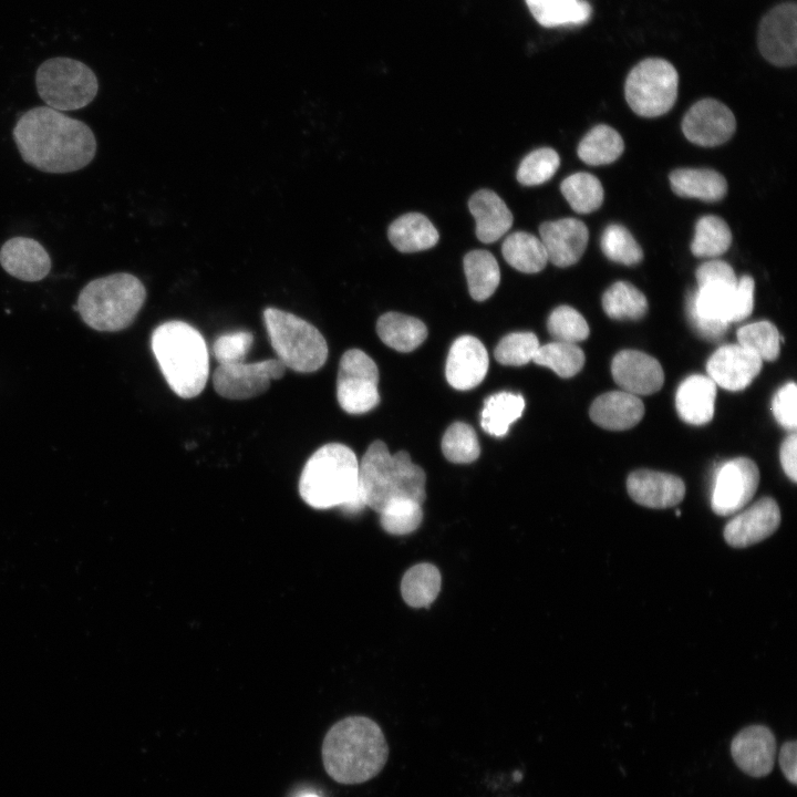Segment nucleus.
<instances>
[{
    "instance_id": "obj_9",
    "label": "nucleus",
    "mask_w": 797,
    "mask_h": 797,
    "mask_svg": "<svg viewBox=\"0 0 797 797\" xmlns=\"http://www.w3.org/2000/svg\"><path fill=\"white\" fill-rule=\"evenodd\" d=\"M679 74L666 60L650 58L629 73L624 95L631 110L643 117L667 113L677 97Z\"/></svg>"
},
{
    "instance_id": "obj_19",
    "label": "nucleus",
    "mask_w": 797,
    "mask_h": 797,
    "mask_svg": "<svg viewBox=\"0 0 797 797\" xmlns=\"http://www.w3.org/2000/svg\"><path fill=\"white\" fill-rule=\"evenodd\" d=\"M539 234L548 261L561 268L579 261L589 239L587 226L576 218L545 221Z\"/></svg>"
},
{
    "instance_id": "obj_52",
    "label": "nucleus",
    "mask_w": 797,
    "mask_h": 797,
    "mask_svg": "<svg viewBox=\"0 0 797 797\" xmlns=\"http://www.w3.org/2000/svg\"><path fill=\"white\" fill-rule=\"evenodd\" d=\"M301 797H319V796H317L314 794H306V795H302Z\"/></svg>"
},
{
    "instance_id": "obj_36",
    "label": "nucleus",
    "mask_w": 797,
    "mask_h": 797,
    "mask_svg": "<svg viewBox=\"0 0 797 797\" xmlns=\"http://www.w3.org/2000/svg\"><path fill=\"white\" fill-rule=\"evenodd\" d=\"M732 244L727 222L714 215L701 217L695 225L691 251L698 258H715L725 253Z\"/></svg>"
},
{
    "instance_id": "obj_17",
    "label": "nucleus",
    "mask_w": 797,
    "mask_h": 797,
    "mask_svg": "<svg viewBox=\"0 0 797 797\" xmlns=\"http://www.w3.org/2000/svg\"><path fill=\"white\" fill-rule=\"evenodd\" d=\"M762 368L763 361L739 344L720 346L706 363L708 377L728 391L747 387Z\"/></svg>"
},
{
    "instance_id": "obj_30",
    "label": "nucleus",
    "mask_w": 797,
    "mask_h": 797,
    "mask_svg": "<svg viewBox=\"0 0 797 797\" xmlns=\"http://www.w3.org/2000/svg\"><path fill=\"white\" fill-rule=\"evenodd\" d=\"M501 253L508 265L524 273L539 272L548 262L541 240L526 231H515L507 236Z\"/></svg>"
},
{
    "instance_id": "obj_39",
    "label": "nucleus",
    "mask_w": 797,
    "mask_h": 797,
    "mask_svg": "<svg viewBox=\"0 0 797 797\" xmlns=\"http://www.w3.org/2000/svg\"><path fill=\"white\" fill-rule=\"evenodd\" d=\"M382 529L393 536L415 531L423 521L422 505L414 499L397 498L385 505L379 513Z\"/></svg>"
},
{
    "instance_id": "obj_29",
    "label": "nucleus",
    "mask_w": 797,
    "mask_h": 797,
    "mask_svg": "<svg viewBox=\"0 0 797 797\" xmlns=\"http://www.w3.org/2000/svg\"><path fill=\"white\" fill-rule=\"evenodd\" d=\"M442 587V576L436 566L421 562L406 570L401 580V594L412 608H429Z\"/></svg>"
},
{
    "instance_id": "obj_46",
    "label": "nucleus",
    "mask_w": 797,
    "mask_h": 797,
    "mask_svg": "<svg viewBox=\"0 0 797 797\" xmlns=\"http://www.w3.org/2000/svg\"><path fill=\"white\" fill-rule=\"evenodd\" d=\"M253 335L249 331H234L219 335L213 344L218 363L245 359L252 346Z\"/></svg>"
},
{
    "instance_id": "obj_31",
    "label": "nucleus",
    "mask_w": 797,
    "mask_h": 797,
    "mask_svg": "<svg viewBox=\"0 0 797 797\" xmlns=\"http://www.w3.org/2000/svg\"><path fill=\"white\" fill-rule=\"evenodd\" d=\"M463 265L472 298L476 301L488 299L500 281L496 258L487 250H472L465 255Z\"/></svg>"
},
{
    "instance_id": "obj_38",
    "label": "nucleus",
    "mask_w": 797,
    "mask_h": 797,
    "mask_svg": "<svg viewBox=\"0 0 797 797\" xmlns=\"http://www.w3.org/2000/svg\"><path fill=\"white\" fill-rule=\"evenodd\" d=\"M584 353L575 343L555 341L539 345L532 361L551 369L560 377L576 375L584 364Z\"/></svg>"
},
{
    "instance_id": "obj_51",
    "label": "nucleus",
    "mask_w": 797,
    "mask_h": 797,
    "mask_svg": "<svg viewBox=\"0 0 797 797\" xmlns=\"http://www.w3.org/2000/svg\"><path fill=\"white\" fill-rule=\"evenodd\" d=\"M796 453H797V435L795 433H791L788 435L782 446H780V464L785 472V474L790 478L794 483L797 482V464H796Z\"/></svg>"
},
{
    "instance_id": "obj_14",
    "label": "nucleus",
    "mask_w": 797,
    "mask_h": 797,
    "mask_svg": "<svg viewBox=\"0 0 797 797\" xmlns=\"http://www.w3.org/2000/svg\"><path fill=\"white\" fill-rule=\"evenodd\" d=\"M736 130L733 112L722 102L703 99L693 104L682 121L684 136L693 144L714 147L727 142Z\"/></svg>"
},
{
    "instance_id": "obj_4",
    "label": "nucleus",
    "mask_w": 797,
    "mask_h": 797,
    "mask_svg": "<svg viewBox=\"0 0 797 797\" xmlns=\"http://www.w3.org/2000/svg\"><path fill=\"white\" fill-rule=\"evenodd\" d=\"M151 345L174 393L192 398L203 392L209 375V355L196 328L184 321H167L154 330Z\"/></svg>"
},
{
    "instance_id": "obj_25",
    "label": "nucleus",
    "mask_w": 797,
    "mask_h": 797,
    "mask_svg": "<svg viewBox=\"0 0 797 797\" xmlns=\"http://www.w3.org/2000/svg\"><path fill=\"white\" fill-rule=\"evenodd\" d=\"M716 384L708 377L694 374L677 387L675 406L682 421L692 425H704L714 415Z\"/></svg>"
},
{
    "instance_id": "obj_13",
    "label": "nucleus",
    "mask_w": 797,
    "mask_h": 797,
    "mask_svg": "<svg viewBox=\"0 0 797 797\" xmlns=\"http://www.w3.org/2000/svg\"><path fill=\"white\" fill-rule=\"evenodd\" d=\"M759 470L754 460L737 457L726 462L718 470L711 506L718 516H728L747 505L756 493Z\"/></svg>"
},
{
    "instance_id": "obj_23",
    "label": "nucleus",
    "mask_w": 797,
    "mask_h": 797,
    "mask_svg": "<svg viewBox=\"0 0 797 797\" xmlns=\"http://www.w3.org/2000/svg\"><path fill=\"white\" fill-rule=\"evenodd\" d=\"M589 415L602 428L624 431L642 420L644 405L636 395L613 391L598 396L590 406Z\"/></svg>"
},
{
    "instance_id": "obj_49",
    "label": "nucleus",
    "mask_w": 797,
    "mask_h": 797,
    "mask_svg": "<svg viewBox=\"0 0 797 797\" xmlns=\"http://www.w3.org/2000/svg\"><path fill=\"white\" fill-rule=\"evenodd\" d=\"M754 289L755 282L751 276H742L737 281L732 322L742 321L752 313L754 308Z\"/></svg>"
},
{
    "instance_id": "obj_15",
    "label": "nucleus",
    "mask_w": 797,
    "mask_h": 797,
    "mask_svg": "<svg viewBox=\"0 0 797 797\" xmlns=\"http://www.w3.org/2000/svg\"><path fill=\"white\" fill-rule=\"evenodd\" d=\"M729 751L735 765L743 773L754 778H762L774 769L776 737L765 725H748L732 738Z\"/></svg>"
},
{
    "instance_id": "obj_28",
    "label": "nucleus",
    "mask_w": 797,
    "mask_h": 797,
    "mask_svg": "<svg viewBox=\"0 0 797 797\" xmlns=\"http://www.w3.org/2000/svg\"><path fill=\"white\" fill-rule=\"evenodd\" d=\"M380 339L400 352H411L427 337L426 325L418 319L398 312L381 315L376 323Z\"/></svg>"
},
{
    "instance_id": "obj_53",
    "label": "nucleus",
    "mask_w": 797,
    "mask_h": 797,
    "mask_svg": "<svg viewBox=\"0 0 797 797\" xmlns=\"http://www.w3.org/2000/svg\"><path fill=\"white\" fill-rule=\"evenodd\" d=\"M676 516H680V510H676Z\"/></svg>"
},
{
    "instance_id": "obj_20",
    "label": "nucleus",
    "mask_w": 797,
    "mask_h": 797,
    "mask_svg": "<svg viewBox=\"0 0 797 797\" xmlns=\"http://www.w3.org/2000/svg\"><path fill=\"white\" fill-rule=\"evenodd\" d=\"M488 362V353L477 338L459 337L448 352L445 369L447 382L456 390H470L485 379Z\"/></svg>"
},
{
    "instance_id": "obj_45",
    "label": "nucleus",
    "mask_w": 797,
    "mask_h": 797,
    "mask_svg": "<svg viewBox=\"0 0 797 797\" xmlns=\"http://www.w3.org/2000/svg\"><path fill=\"white\" fill-rule=\"evenodd\" d=\"M539 348L536 334L515 332L504 337L495 349L496 360L504 365L519 366L532 361Z\"/></svg>"
},
{
    "instance_id": "obj_6",
    "label": "nucleus",
    "mask_w": 797,
    "mask_h": 797,
    "mask_svg": "<svg viewBox=\"0 0 797 797\" xmlns=\"http://www.w3.org/2000/svg\"><path fill=\"white\" fill-rule=\"evenodd\" d=\"M145 299L146 289L136 276L117 272L87 282L76 309L90 328L116 332L132 324Z\"/></svg>"
},
{
    "instance_id": "obj_1",
    "label": "nucleus",
    "mask_w": 797,
    "mask_h": 797,
    "mask_svg": "<svg viewBox=\"0 0 797 797\" xmlns=\"http://www.w3.org/2000/svg\"><path fill=\"white\" fill-rule=\"evenodd\" d=\"M12 134L22 159L45 173L79 170L96 153L95 136L84 122L49 106L23 113Z\"/></svg>"
},
{
    "instance_id": "obj_42",
    "label": "nucleus",
    "mask_w": 797,
    "mask_h": 797,
    "mask_svg": "<svg viewBox=\"0 0 797 797\" xmlns=\"http://www.w3.org/2000/svg\"><path fill=\"white\" fill-rule=\"evenodd\" d=\"M444 456L452 463L467 464L478 458L480 448L472 426L456 422L445 432L442 439Z\"/></svg>"
},
{
    "instance_id": "obj_12",
    "label": "nucleus",
    "mask_w": 797,
    "mask_h": 797,
    "mask_svg": "<svg viewBox=\"0 0 797 797\" xmlns=\"http://www.w3.org/2000/svg\"><path fill=\"white\" fill-rule=\"evenodd\" d=\"M757 44L762 55L776 66H791L797 61V6L782 3L762 19Z\"/></svg>"
},
{
    "instance_id": "obj_24",
    "label": "nucleus",
    "mask_w": 797,
    "mask_h": 797,
    "mask_svg": "<svg viewBox=\"0 0 797 797\" xmlns=\"http://www.w3.org/2000/svg\"><path fill=\"white\" fill-rule=\"evenodd\" d=\"M475 218L476 236L484 244L501 238L513 226L514 217L506 203L490 189H479L468 200Z\"/></svg>"
},
{
    "instance_id": "obj_18",
    "label": "nucleus",
    "mask_w": 797,
    "mask_h": 797,
    "mask_svg": "<svg viewBox=\"0 0 797 797\" xmlns=\"http://www.w3.org/2000/svg\"><path fill=\"white\" fill-rule=\"evenodd\" d=\"M615 383L633 395L658 392L664 382V372L656 359L636 350L618 352L611 363Z\"/></svg>"
},
{
    "instance_id": "obj_3",
    "label": "nucleus",
    "mask_w": 797,
    "mask_h": 797,
    "mask_svg": "<svg viewBox=\"0 0 797 797\" xmlns=\"http://www.w3.org/2000/svg\"><path fill=\"white\" fill-rule=\"evenodd\" d=\"M299 494L315 509L341 508L345 514L364 509L359 489V462L354 452L339 443L317 449L299 479Z\"/></svg>"
},
{
    "instance_id": "obj_22",
    "label": "nucleus",
    "mask_w": 797,
    "mask_h": 797,
    "mask_svg": "<svg viewBox=\"0 0 797 797\" xmlns=\"http://www.w3.org/2000/svg\"><path fill=\"white\" fill-rule=\"evenodd\" d=\"M0 265L10 276L28 282L40 281L51 270V258L35 239L13 237L0 249Z\"/></svg>"
},
{
    "instance_id": "obj_32",
    "label": "nucleus",
    "mask_w": 797,
    "mask_h": 797,
    "mask_svg": "<svg viewBox=\"0 0 797 797\" xmlns=\"http://www.w3.org/2000/svg\"><path fill=\"white\" fill-rule=\"evenodd\" d=\"M623 149L624 143L621 135L611 126L599 124L580 141L577 153L583 163L599 166L617 161Z\"/></svg>"
},
{
    "instance_id": "obj_27",
    "label": "nucleus",
    "mask_w": 797,
    "mask_h": 797,
    "mask_svg": "<svg viewBox=\"0 0 797 797\" xmlns=\"http://www.w3.org/2000/svg\"><path fill=\"white\" fill-rule=\"evenodd\" d=\"M390 242L401 252L410 253L434 247L439 234L431 220L420 213H407L389 227Z\"/></svg>"
},
{
    "instance_id": "obj_37",
    "label": "nucleus",
    "mask_w": 797,
    "mask_h": 797,
    "mask_svg": "<svg viewBox=\"0 0 797 797\" xmlns=\"http://www.w3.org/2000/svg\"><path fill=\"white\" fill-rule=\"evenodd\" d=\"M560 190L570 207L578 214L597 210L603 203L604 192L600 180L589 173H576L566 177Z\"/></svg>"
},
{
    "instance_id": "obj_44",
    "label": "nucleus",
    "mask_w": 797,
    "mask_h": 797,
    "mask_svg": "<svg viewBox=\"0 0 797 797\" xmlns=\"http://www.w3.org/2000/svg\"><path fill=\"white\" fill-rule=\"evenodd\" d=\"M547 327L549 333L560 342L576 343L589 335L586 319L569 306L556 308L548 318Z\"/></svg>"
},
{
    "instance_id": "obj_11",
    "label": "nucleus",
    "mask_w": 797,
    "mask_h": 797,
    "mask_svg": "<svg viewBox=\"0 0 797 797\" xmlns=\"http://www.w3.org/2000/svg\"><path fill=\"white\" fill-rule=\"evenodd\" d=\"M245 359L218 363L213 374V384L220 396L246 400L261 395L272 380L286 374L287 368L277 358L257 362H245Z\"/></svg>"
},
{
    "instance_id": "obj_50",
    "label": "nucleus",
    "mask_w": 797,
    "mask_h": 797,
    "mask_svg": "<svg viewBox=\"0 0 797 797\" xmlns=\"http://www.w3.org/2000/svg\"><path fill=\"white\" fill-rule=\"evenodd\" d=\"M797 742H785L778 754V763L785 778L794 786L797 784Z\"/></svg>"
},
{
    "instance_id": "obj_2",
    "label": "nucleus",
    "mask_w": 797,
    "mask_h": 797,
    "mask_svg": "<svg viewBox=\"0 0 797 797\" xmlns=\"http://www.w3.org/2000/svg\"><path fill=\"white\" fill-rule=\"evenodd\" d=\"M389 753L380 725L362 715L348 716L333 724L321 747L325 773L343 785L362 784L377 776Z\"/></svg>"
},
{
    "instance_id": "obj_40",
    "label": "nucleus",
    "mask_w": 797,
    "mask_h": 797,
    "mask_svg": "<svg viewBox=\"0 0 797 797\" xmlns=\"http://www.w3.org/2000/svg\"><path fill=\"white\" fill-rule=\"evenodd\" d=\"M738 344L755 353L762 361H775L784 341L777 328L769 321H758L737 330Z\"/></svg>"
},
{
    "instance_id": "obj_41",
    "label": "nucleus",
    "mask_w": 797,
    "mask_h": 797,
    "mask_svg": "<svg viewBox=\"0 0 797 797\" xmlns=\"http://www.w3.org/2000/svg\"><path fill=\"white\" fill-rule=\"evenodd\" d=\"M601 249L608 259L625 266L638 265L643 251L631 232L618 224L609 225L601 236Z\"/></svg>"
},
{
    "instance_id": "obj_34",
    "label": "nucleus",
    "mask_w": 797,
    "mask_h": 797,
    "mask_svg": "<svg viewBox=\"0 0 797 797\" xmlns=\"http://www.w3.org/2000/svg\"><path fill=\"white\" fill-rule=\"evenodd\" d=\"M534 18L544 27L582 24L591 15L586 0H525Z\"/></svg>"
},
{
    "instance_id": "obj_33",
    "label": "nucleus",
    "mask_w": 797,
    "mask_h": 797,
    "mask_svg": "<svg viewBox=\"0 0 797 797\" xmlns=\"http://www.w3.org/2000/svg\"><path fill=\"white\" fill-rule=\"evenodd\" d=\"M525 400L520 394L499 392L485 400L480 425L496 437L507 434L509 426L522 414Z\"/></svg>"
},
{
    "instance_id": "obj_8",
    "label": "nucleus",
    "mask_w": 797,
    "mask_h": 797,
    "mask_svg": "<svg viewBox=\"0 0 797 797\" xmlns=\"http://www.w3.org/2000/svg\"><path fill=\"white\" fill-rule=\"evenodd\" d=\"M35 85L44 103L60 112L85 107L99 91L97 77L86 64L62 56L49 59L38 68Z\"/></svg>"
},
{
    "instance_id": "obj_21",
    "label": "nucleus",
    "mask_w": 797,
    "mask_h": 797,
    "mask_svg": "<svg viewBox=\"0 0 797 797\" xmlns=\"http://www.w3.org/2000/svg\"><path fill=\"white\" fill-rule=\"evenodd\" d=\"M627 490L636 504L664 509L683 500L685 485L680 477L672 474L638 469L628 476Z\"/></svg>"
},
{
    "instance_id": "obj_5",
    "label": "nucleus",
    "mask_w": 797,
    "mask_h": 797,
    "mask_svg": "<svg viewBox=\"0 0 797 797\" xmlns=\"http://www.w3.org/2000/svg\"><path fill=\"white\" fill-rule=\"evenodd\" d=\"M426 476L404 452L391 454L381 441L373 442L359 463V489L365 507L377 514L387 503L410 498L423 505Z\"/></svg>"
},
{
    "instance_id": "obj_43",
    "label": "nucleus",
    "mask_w": 797,
    "mask_h": 797,
    "mask_svg": "<svg viewBox=\"0 0 797 797\" xmlns=\"http://www.w3.org/2000/svg\"><path fill=\"white\" fill-rule=\"evenodd\" d=\"M560 158L549 147H541L526 155L517 169V180L524 186H537L548 182L558 170Z\"/></svg>"
},
{
    "instance_id": "obj_47",
    "label": "nucleus",
    "mask_w": 797,
    "mask_h": 797,
    "mask_svg": "<svg viewBox=\"0 0 797 797\" xmlns=\"http://www.w3.org/2000/svg\"><path fill=\"white\" fill-rule=\"evenodd\" d=\"M796 400L797 387L794 382L782 386L773 398V414L776 421L786 429H795L797 426Z\"/></svg>"
},
{
    "instance_id": "obj_7",
    "label": "nucleus",
    "mask_w": 797,
    "mask_h": 797,
    "mask_svg": "<svg viewBox=\"0 0 797 797\" xmlns=\"http://www.w3.org/2000/svg\"><path fill=\"white\" fill-rule=\"evenodd\" d=\"M263 320L277 359L286 368L311 373L323 366L328 359V344L314 325L277 308L265 309Z\"/></svg>"
},
{
    "instance_id": "obj_35",
    "label": "nucleus",
    "mask_w": 797,
    "mask_h": 797,
    "mask_svg": "<svg viewBox=\"0 0 797 797\" xmlns=\"http://www.w3.org/2000/svg\"><path fill=\"white\" fill-rule=\"evenodd\" d=\"M602 308L611 319L639 320L648 311V300L632 283L618 281L603 293Z\"/></svg>"
},
{
    "instance_id": "obj_10",
    "label": "nucleus",
    "mask_w": 797,
    "mask_h": 797,
    "mask_svg": "<svg viewBox=\"0 0 797 797\" xmlns=\"http://www.w3.org/2000/svg\"><path fill=\"white\" fill-rule=\"evenodd\" d=\"M379 371L374 361L359 349L341 358L337 379V398L349 414H363L380 402Z\"/></svg>"
},
{
    "instance_id": "obj_26",
    "label": "nucleus",
    "mask_w": 797,
    "mask_h": 797,
    "mask_svg": "<svg viewBox=\"0 0 797 797\" xmlns=\"http://www.w3.org/2000/svg\"><path fill=\"white\" fill-rule=\"evenodd\" d=\"M672 190L680 197L718 201L727 193L722 174L708 168H679L670 174Z\"/></svg>"
},
{
    "instance_id": "obj_48",
    "label": "nucleus",
    "mask_w": 797,
    "mask_h": 797,
    "mask_svg": "<svg viewBox=\"0 0 797 797\" xmlns=\"http://www.w3.org/2000/svg\"><path fill=\"white\" fill-rule=\"evenodd\" d=\"M697 286L711 282L737 283L733 268L726 261L713 259L697 267L695 271Z\"/></svg>"
},
{
    "instance_id": "obj_16",
    "label": "nucleus",
    "mask_w": 797,
    "mask_h": 797,
    "mask_svg": "<svg viewBox=\"0 0 797 797\" xmlns=\"http://www.w3.org/2000/svg\"><path fill=\"white\" fill-rule=\"evenodd\" d=\"M780 509L772 497H763L736 515L724 527V539L733 548H746L772 536L780 525Z\"/></svg>"
}]
</instances>
